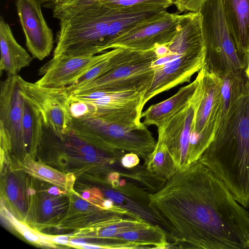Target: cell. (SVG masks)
<instances>
[{
    "label": "cell",
    "instance_id": "cell-1",
    "mask_svg": "<svg viewBox=\"0 0 249 249\" xmlns=\"http://www.w3.org/2000/svg\"><path fill=\"white\" fill-rule=\"evenodd\" d=\"M148 198L170 248L249 249V213L199 160Z\"/></svg>",
    "mask_w": 249,
    "mask_h": 249
},
{
    "label": "cell",
    "instance_id": "cell-2",
    "mask_svg": "<svg viewBox=\"0 0 249 249\" xmlns=\"http://www.w3.org/2000/svg\"><path fill=\"white\" fill-rule=\"evenodd\" d=\"M164 9H111L91 3L55 5L59 20L53 56H93L111 49L115 41L136 26L153 19Z\"/></svg>",
    "mask_w": 249,
    "mask_h": 249
},
{
    "label": "cell",
    "instance_id": "cell-3",
    "mask_svg": "<svg viewBox=\"0 0 249 249\" xmlns=\"http://www.w3.org/2000/svg\"><path fill=\"white\" fill-rule=\"evenodd\" d=\"M199 160L225 183L238 203L249 208V108L227 114Z\"/></svg>",
    "mask_w": 249,
    "mask_h": 249
},
{
    "label": "cell",
    "instance_id": "cell-4",
    "mask_svg": "<svg viewBox=\"0 0 249 249\" xmlns=\"http://www.w3.org/2000/svg\"><path fill=\"white\" fill-rule=\"evenodd\" d=\"M167 45V54L151 64L154 77L144 95V106L156 95L190 82L192 76L203 68L206 52L200 13L181 15L177 32Z\"/></svg>",
    "mask_w": 249,
    "mask_h": 249
},
{
    "label": "cell",
    "instance_id": "cell-5",
    "mask_svg": "<svg viewBox=\"0 0 249 249\" xmlns=\"http://www.w3.org/2000/svg\"><path fill=\"white\" fill-rule=\"evenodd\" d=\"M71 132L106 152L133 153L144 160L157 141L142 122L113 115L73 119Z\"/></svg>",
    "mask_w": 249,
    "mask_h": 249
},
{
    "label": "cell",
    "instance_id": "cell-6",
    "mask_svg": "<svg viewBox=\"0 0 249 249\" xmlns=\"http://www.w3.org/2000/svg\"><path fill=\"white\" fill-rule=\"evenodd\" d=\"M196 79L197 85L193 96L195 113L189 146L190 164L199 160L213 141L223 108L222 76L202 68Z\"/></svg>",
    "mask_w": 249,
    "mask_h": 249
},
{
    "label": "cell",
    "instance_id": "cell-7",
    "mask_svg": "<svg viewBox=\"0 0 249 249\" xmlns=\"http://www.w3.org/2000/svg\"><path fill=\"white\" fill-rule=\"evenodd\" d=\"M199 12L206 52L202 68L218 75L244 70L227 27L221 0H208Z\"/></svg>",
    "mask_w": 249,
    "mask_h": 249
},
{
    "label": "cell",
    "instance_id": "cell-8",
    "mask_svg": "<svg viewBox=\"0 0 249 249\" xmlns=\"http://www.w3.org/2000/svg\"><path fill=\"white\" fill-rule=\"evenodd\" d=\"M146 90H99L69 95L71 113L73 119L114 115L141 120Z\"/></svg>",
    "mask_w": 249,
    "mask_h": 249
},
{
    "label": "cell",
    "instance_id": "cell-9",
    "mask_svg": "<svg viewBox=\"0 0 249 249\" xmlns=\"http://www.w3.org/2000/svg\"><path fill=\"white\" fill-rule=\"evenodd\" d=\"M20 86L23 95L40 112L44 126L62 140L71 132L73 118L70 109L69 94L65 88H44L22 77Z\"/></svg>",
    "mask_w": 249,
    "mask_h": 249
},
{
    "label": "cell",
    "instance_id": "cell-10",
    "mask_svg": "<svg viewBox=\"0 0 249 249\" xmlns=\"http://www.w3.org/2000/svg\"><path fill=\"white\" fill-rule=\"evenodd\" d=\"M157 58L153 49L142 58L118 67L89 83L66 91L69 95H75L99 90L117 92L147 90L154 77L151 64Z\"/></svg>",
    "mask_w": 249,
    "mask_h": 249
},
{
    "label": "cell",
    "instance_id": "cell-11",
    "mask_svg": "<svg viewBox=\"0 0 249 249\" xmlns=\"http://www.w3.org/2000/svg\"><path fill=\"white\" fill-rule=\"evenodd\" d=\"M181 15L165 11L158 17L145 21L119 37L111 49L124 48L146 51L159 45L169 43L175 36Z\"/></svg>",
    "mask_w": 249,
    "mask_h": 249
},
{
    "label": "cell",
    "instance_id": "cell-12",
    "mask_svg": "<svg viewBox=\"0 0 249 249\" xmlns=\"http://www.w3.org/2000/svg\"><path fill=\"white\" fill-rule=\"evenodd\" d=\"M111 50L93 56L60 55L53 57L38 70L42 77L35 82L42 87L61 89L72 85Z\"/></svg>",
    "mask_w": 249,
    "mask_h": 249
},
{
    "label": "cell",
    "instance_id": "cell-13",
    "mask_svg": "<svg viewBox=\"0 0 249 249\" xmlns=\"http://www.w3.org/2000/svg\"><path fill=\"white\" fill-rule=\"evenodd\" d=\"M194 113L192 97L187 106L158 127L157 142L166 146L178 171L190 165L189 146Z\"/></svg>",
    "mask_w": 249,
    "mask_h": 249
},
{
    "label": "cell",
    "instance_id": "cell-14",
    "mask_svg": "<svg viewBox=\"0 0 249 249\" xmlns=\"http://www.w3.org/2000/svg\"><path fill=\"white\" fill-rule=\"evenodd\" d=\"M41 4L34 0H17L16 7L25 35L26 45L33 58L42 60L52 52L54 38L42 14Z\"/></svg>",
    "mask_w": 249,
    "mask_h": 249
},
{
    "label": "cell",
    "instance_id": "cell-15",
    "mask_svg": "<svg viewBox=\"0 0 249 249\" xmlns=\"http://www.w3.org/2000/svg\"><path fill=\"white\" fill-rule=\"evenodd\" d=\"M21 77L19 75L8 76L0 83V134L9 145H24Z\"/></svg>",
    "mask_w": 249,
    "mask_h": 249
},
{
    "label": "cell",
    "instance_id": "cell-16",
    "mask_svg": "<svg viewBox=\"0 0 249 249\" xmlns=\"http://www.w3.org/2000/svg\"><path fill=\"white\" fill-rule=\"evenodd\" d=\"M221 1L227 27L243 62L249 48V0Z\"/></svg>",
    "mask_w": 249,
    "mask_h": 249
},
{
    "label": "cell",
    "instance_id": "cell-17",
    "mask_svg": "<svg viewBox=\"0 0 249 249\" xmlns=\"http://www.w3.org/2000/svg\"><path fill=\"white\" fill-rule=\"evenodd\" d=\"M0 72L8 76L18 75L23 68L29 66L32 57L15 38L12 31L2 16L0 18Z\"/></svg>",
    "mask_w": 249,
    "mask_h": 249
},
{
    "label": "cell",
    "instance_id": "cell-18",
    "mask_svg": "<svg viewBox=\"0 0 249 249\" xmlns=\"http://www.w3.org/2000/svg\"><path fill=\"white\" fill-rule=\"evenodd\" d=\"M197 85L195 79L191 83L179 89L171 97L150 106L142 112L141 118L146 126L155 125L157 127L187 106L190 102Z\"/></svg>",
    "mask_w": 249,
    "mask_h": 249
},
{
    "label": "cell",
    "instance_id": "cell-19",
    "mask_svg": "<svg viewBox=\"0 0 249 249\" xmlns=\"http://www.w3.org/2000/svg\"><path fill=\"white\" fill-rule=\"evenodd\" d=\"M143 165L150 173L166 181L178 171L166 146L157 141L155 148L144 160Z\"/></svg>",
    "mask_w": 249,
    "mask_h": 249
},
{
    "label": "cell",
    "instance_id": "cell-20",
    "mask_svg": "<svg viewBox=\"0 0 249 249\" xmlns=\"http://www.w3.org/2000/svg\"><path fill=\"white\" fill-rule=\"evenodd\" d=\"M23 96L22 128L24 145H34L39 141L43 136V118L38 108L28 98Z\"/></svg>",
    "mask_w": 249,
    "mask_h": 249
},
{
    "label": "cell",
    "instance_id": "cell-21",
    "mask_svg": "<svg viewBox=\"0 0 249 249\" xmlns=\"http://www.w3.org/2000/svg\"><path fill=\"white\" fill-rule=\"evenodd\" d=\"M91 3L111 9H164L167 10L168 7L173 4V0H94L80 3Z\"/></svg>",
    "mask_w": 249,
    "mask_h": 249
},
{
    "label": "cell",
    "instance_id": "cell-22",
    "mask_svg": "<svg viewBox=\"0 0 249 249\" xmlns=\"http://www.w3.org/2000/svg\"><path fill=\"white\" fill-rule=\"evenodd\" d=\"M208 0H173L177 10L183 12H199Z\"/></svg>",
    "mask_w": 249,
    "mask_h": 249
},
{
    "label": "cell",
    "instance_id": "cell-23",
    "mask_svg": "<svg viewBox=\"0 0 249 249\" xmlns=\"http://www.w3.org/2000/svg\"><path fill=\"white\" fill-rule=\"evenodd\" d=\"M140 157L133 153H125L121 161L123 166L127 169H132L140 165Z\"/></svg>",
    "mask_w": 249,
    "mask_h": 249
},
{
    "label": "cell",
    "instance_id": "cell-24",
    "mask_svg": "<svg viewBox=\"0 0 249 249\" xmlns=\"http://www.w3.org/2000/svg\"><path fill=\"white\" fill-rule=\"evenodd\" d=\"M82 140L81 146H80V152L85 155L86 159L88 161L91 162L94 161L97 155L96 150L93 145H91V144L89 143H88L86 142H85L86 143L82 144Z\"/></svg>",
    "mask_w": 249,
    "mask_h": 249
},
{
    "label": "cell",
    "instance_id": "cell-25",
    "mask_svg": "<svg viewBox=\"0 0 249 249\" xmlns=\"http://www.w3.org/2000/svg\"><path fill=\"white\" fill-rule=\"evenodd\" d=\"M36 172L39 176L44 178L52 179L54 178L53 172L45 167H38L36 170Z\"/></svg>",
    "mask_w": 249,
    "mask_h": 249
},
{
    "label": "cell",
    "instance_id": "cell-26",
    "mask_svg": "<svg viewBox=\"0 0 249 249\" xmlns=\"http://www.w3.org/2000/svg\"><path fill=\"white\" fill-rule=\"evenodd\" d=\"M155 53L158 58L164 56L169 53V49L166 45H159L154 48Z\"/></svg>",
    "mask_w": 249,
    "mask_h": 249
},
{
    "label": "cell",
    "instance_id": "cell-27",
    "mask_svg": "<svg viewBox=\"0 0 249 249\" xmlns=\"http://www.w3.org/2000/svg\"><path fill=\"white\" fill-rule=\"evenodd\" d=\"M7 194L10 200H16L18 196L17 187L14 184H9L7 187Z\"/></svg>",
    "mask_w": 249,
    "mask_h": 249
},
{
    "label": "cell",
    "instance_id": "cell-28",
    "mask_svg": "<svg viewBox=\"0 0 249 249\" xmlns=\"http://www.w3.org/2000/svg\"><path fill=\"white\" fill-rule=\"evenodd\" d=\"M53 205L50 199L45 200L42 204V210L46 214H50L53 211Z\"/></svg>",
    "mask_w": 249,
    "mask_h": 249
},
{
    "label": "cell",
    "instance_id": "cell-29",
    "mask_svg": "<svg viewBox=\"0 0 249 249\" xmlns=\"http://www.w3.org/2000/svg\"><path fill=\"white\" fill-rule=\"evenodd\" d=\"M74 206L77 209L85 211L88 209L89 204L84 200L78 199L75 202Z\"/></svg>",
    "mask_w": 249,
    "mask_h": 249
},
{
    "label": "cell",
    "instance_id": "cell-30",
    "mask_svg": "<svg viewBox=\"0 0 249 249\" xmlns=\"http://www.w3.org/2000/svg\"><path fill=\"white\" fill-rule=\"evenodd\" d=\"M24 237L28 240L31 242H36L38 240V237L28 229L22 232Z\"/></svg>",
    "mask_w": 249,
    "mask_h": 249
},
{
    "label": "cell",
    "instance_id": "cell-31",
    "mask_svg": "<svg viewBox=\"0 0 249 249\" xmlns=\"http://www.w3.org/2000/svg\"><path fill=\"white\" fill-rule=\"evenodd\" d=\"M243 63L244 64V71L245 74L249 79V48L243 59Z\"/></svg>",
    "mask_w": 249,
    "mask_h": 249
},
{
    "label": "cell",
    "instance_id": "cell-32",
    "mask_svg": "<svg viewBox=\"0 0 249 249\" xmlns=\"http://www.w3.org/2000/svg\"><path fill=\"white\" fill-rule=\"evenodd\" d=\"M90 0H68L65 2L59 4V5L63 6H70L74 4H77L78 3H80L83 2L87 1H90Z\"/></svg>",
    "mask_w": 249,
    "mask_h": 249
},
{
    "label": "cell",
    "instance_id": "cell-33",
    "mask_svg": "<svg viewBox=\"0 0 249 249\" xmlns=\"http://www.w3.org/2000/svg\"><path fill=\"white\" fill-rule=\"evenodd\" d=\"M53 240L57 243L66 244L69 242L68 238L66 236H59L53 238Z\"/></svg>",
    "mask_w": 249,
    "mask_h": 249
},
{
    "label": "cell",
    "instance_id": "cell-34",
    "mask_svg": "<svg viewBox=\"0 0 249 249\" xmlns=\"http://www.w3.org/2000/svg\"><path fill=\"white\" fill-rule=\"evenodd\" d=\"M36 2L42 4H47L48 5L51 6L53 7L54 6V3L55 0H34Z\"/></svg>",
    "mask_w": 249,
    "mask_h": 249
},
{
    "label": "cell",
    "instance_id": "cell-35",
    "mask_svg": "<svg viewBox=\"0 0 249 249\" xmlns=\"http://www.w3.org/2000/svg\"><path fill=\"white\" fill-rule=\"evenodd\" d=\"M71 243L76 246H83L86 244L85 241L82 239H72L70 241Z\"/></svg>",
    "mask_w": 249,
    "mask_h": 249
},
{
    "label": "cell",
    "instance_id": "cell-36",
    "mask_svg": "<svg viewBox=\"0 0 249 249\" xmlns=\"http://www.w3.org/2000/svg\"><path fill=\"white\" fill-rule=\"evenodd\" d=\"M48 192L50 194H52L53 195H58L60 193V191L56 187H53L51 188L49 190Z\"/></svg>",
    "mask_w": 249,
    "mask_h": 249
},
{
    "label": "cell",
    "instance_id": "cell-37",
    "mask_svg": "<svg viewBox=\"0 0 249 249\" xmlns=\"http://www.w3.org/2000/svg\"><path fill=\"white\" fill-rule=\"evenodd\" d=\"M82 248L87 249H94L102 248L103 247L96 245L85 244L84 245L82 246Z\"/></svg>",
    "mask_w": 249,
    "mask_h": 249
},
{
    "label": "cell",
    "instance_id": "cell-38",
    "mask_svg": "<svg viewBox=\"0 0 249 249\" xmlns=\"http://www.w3.org/2000/svg\"><path fill=\"white\" fill-rule=\"evenodd\" d=\"M67 0H55V3H54V6H55L56 5H59V4H62Z\"/></svg>",
    "mask_w": 249,
    "mask_h": 249
},
{
    "label": "cell",
    "instance_id": "cell-39",
    "mask_svg": "<svg viewBox=\"0 0 249 249\" xmlns=\"http://www.w3.org/2000/svg\"><path fill=\"white\" fill-rule=\"evenodd\" d=\"M82 196L85 199H88L89 197V194L87 192H85L83 193Z\"/></svg>",
    "mask_w": 249,
    "mask_h": 249
},
{
    "label": "cell",
    "instance_id": "cell-40",
    "mask_svg": "<svg viewBox=\"0 0 249 249\" xmlns=\"http://www.w3.org/2000/svg\"><path fill=\"white\" fill-rule=\"evenodd\" d=\"M27 192L29 195H33V194H35V192L34 190L31 189H28L27 191Z\"/></svg>",
    "mask_w": 249,
    "mask_h": 249
}]
</instances>
